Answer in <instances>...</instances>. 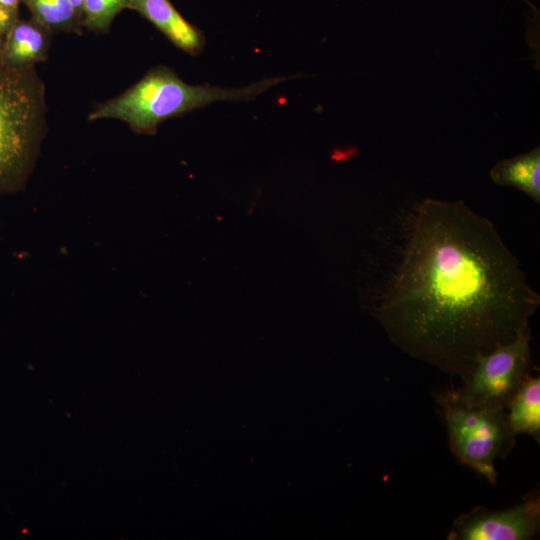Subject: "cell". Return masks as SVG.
Masks as SVG:
<instances>
[{
	"instance_id": "9",
	"label": "cell",
	"mask_w": 540,
	"mask_h": 540,
	"mask_svg": "<svg viewBox=\"0 0 540 540\" xmlns=\"http://www.w3.org/2000/svg\"><path fill=\"white\" fill-rule=\"evenodd\" d=\"M490 177L495 184L515 187L539 203L540 148L497 162L490 171Z\"/></svg>"
},
{
	"instance_id": "11",
	"label": "cell",
	"mask_w": 540,
	"mask_h": 540,
	"mask_svg": "<svg viewBox=\"0 0 540 540\" xmlns=\"http://www.w3.org/2000/svg\"><path fill=\"white\" fill-rule=\"evenodd\" d=\"M33 19L50 32L75 31L81 19L69 0H25Z\"/></svg>"
},
{
	"instance_id": "2",
	"label": "cell",
	"mask_w": 540,
	"mask_h": 540,
	"mask_svg": "<svg viewBox=\"0 0 540 540\" xmlns=\"http://www.w3.org/2000/svg\"><path fill=\"white\" fill-rule=\"evenodd\" d=\"M294 78L296 76L271 77L247 87L221 88L210 84L191 85L172 69L155 67L120 95L99 104L88 115V120H119L136 133L154 134L165 120L215 102L250 101Z\"/></svg>"
},
{
	"instance_id": "10",
	"label": "cell",
	"mask_w": 540,
	"mask_h": 540,
	"mask_svg": "<svg viewBox=\"0 0 540 540\" xmlns=\"http://www.w3.org/2000/svg\"><path fill=\"white\" fill-rule=\"evenodd\" d=\"M508 423L517 434H528L540 439V378L530 375L506 407Z\"/></svg>"
},
{
	"instance_id": "16",
	"label": "cell",
	"mask_w": 540,
	"mask_h": 540,
	"mask_svg": "<svg viewBox=\"0 0 540 540\" xmlns=\"http://www.w3.org/2000/svg\"><path fill=\"white\" fill-rule=\"evenodd\" d=\"M532 9L536 10L535 6H533L528 0H524Z\"/></svg>"
},
{
	"instance_id": "12",
	"label": "cell",
	"mask_w": 540,
	"mask_h": 540,
	"mask_svg": "<svg viewBox=\"0 0 540 540\" xmlns=\"http://www.w3.org/2000/svg\"><path fill=\"white\" fill-rule=\"evenodd\" d=\"M129 0H84L81 23L96 32H106L114 18L129 9Z\"/></svg>"
},
{
	"instance_id": "6",
	"label": "cell",
	"mask_w": 540,
	"mask_h": 540,
	"mask_svg": "<svg viewBox=\"0 0 540 540\" xmlns=\"http://www.w3.org/2000/svg\"><path fill=\"white\" fill-rule=\"evenodd\" d=\"M540 529L538 492L526 496L520 504L504 510L476 507L457 517L449 540H527Z\"/></svg>"
},
{
	"instance_id": "4",
	"label": "cell",
	"mask_w": 540,
	"mask_h": 540,
	"mask_svg": "<svg viewBox=\"0 0 540 540\" xmlns=\"http://www.w3.org/2000/svg\"><path fill=\"white\" fill-rule=\"evenodd\" d=\"M436 399L443 410L453 455L495 485V462L508 456L516 443L506 410L467 407L448 391L439 393Z\"/></svg>"
},
{
	"instance_id": "8",
	"label": "cell",
	"mask_w": 540,
	"mask_h": 540,
	"mask_svg": "<svg viewBox=\"0 0 540 540\" xmlns=\"http://www.w3.org/2000/svg\"><path fill=\"white\" fill-rule=\"evenodd\" d=\"M50 34L48 29L34 19H17L3 39L0 57L11 66H35L47 57Z\"/></svg>"
},
{
	"instance_id": "1",
	"label": "cell",
	"mask_w": 540,
	"mask_h": 540,
	"mask_svg": "<svg viewBox=\"0 0 540 540\" xmlns=\"http://www.w3.org/2000/svg\"><path fill=\"white\" fill-rule=\"evenodd\" d=\"M539 305L491 220L464 201L425 198L376 317L400 350L463 382L530 329Z\"/></svg>"
},
{
	"instance_id": "15",
	"label": "cell",
	"mask_w": 540,
	"mask_h": 540,
	"mask_svg": "<svg viewBox=\"0 0 540 540\" xmlns=\"http://www.w3.org/2000/svg\"><path fill=\"white\" fill-rule=\"evenodd\" d=\"M69 1L72 4L73 8L78 13L80 19H82V10H83V2H84V0H69Z\"/></svg>"
},
{
	"instance_id": "3",
	"label": "cell",
	"mask_w": 540,
	"mask_h": 540,
	"mask_svg": "<svg viewBox=\"0 0 540 540\" xmlns=\"http://www.w3.org/2000/svg\"><path fill=\"white\" fill-rule=\"evenodd\" d=\"M45 85L35 66L0 57V196L27 184L46 135Z\"/></svg>"
},
{
	"instance_id": "14",
	"label": "cell",
	"mask_w": 540,
	"mask_h": 540,
	"mask_svg": "<svg viewBox=\"0 0 540 540\" xmlns=\"http://www.w3.org/2000/svg\"><path fill=\"white\" fill-rule=\"evenodd\" d=\"M23 0H0V8L17 16L18 9Z\"/></svg>"
},
{
	"instance_id": "7",
	"label": "cell",
	"mask_w": 540,
	"mask_h": 540,
	"mask_svg": "<svg viewBox=\"0 0 540 540\" xmlns=\"http://www.w3.org/2000/svg\"><path fill=\"white\" fill-rule=\"evenodd\" d=\"M133 9L150 21L175 46L191 54H200L205 46L203 33L188 22L170 0H129Z\"/></svg>"
},
{
	"instance_id": "13",
	"label": "cell",
	"mask_w": 540,
	"mask_h": 540,
	"mask_svg": "<svg viewBox=\"0 0 540 540\" xmlns=\"http://www.w3.org/2000/svg\"><path fill=\"white\" fill-rule=\"evenodd\" d=\"M17 20V16L9 13L8 11L0 8V49L3 42V39L11 26Z\"/></svg>"
},
{
	"instance_id": "5",
	"label": "cell",
	"mask_w": 540,
	"mask_h": 540,
	"mask_svg": "<svg viewBox=\"0 0 540 540\" xmlns=\"http://www.w3.org/2000/svg\"><path fill=\"white\" fill-rule=\"evenodd\" d=\"M530 329L480 357L459 389L447 390L467 407L506 409L532 369Z\"/></svg>"
}]
</instances>
